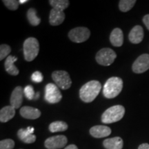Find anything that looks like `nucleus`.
I'll use <instances>...</instances> for the list:
<instances>
[{
  "mask_svg": "<svg viewBox=\"0 0 149 149\" xmlns=\"http://www.w3.org/2000/svg\"><path fill=\"white\" fill-rule=\"evenodd\" d=\"M102 84L97 80H92L82 86L79 90L80 99L84 102L90 103L97 97L101 91Z\"/></svg>",
  "mask_w": 149,
  "mask_h": 149,
  "instance_id": "obj_1",
  "label": "nucleus"
},
{
  "mask_svg": "<svg viewBox=\"0 0 149 149\" xmlns=\"http://www.w3.org/2000/svg\"><path fill=\"white\" fill-rule=\"evenodd\" d=\"M123 88V81L118 77H112L107 80L104 86L103 94L105 97L113 99L116 97Z\"/></svg>",
  "mask_w": 149,
  "mask_h": 149,
  "instance_id": "obj_2",
  "label": "nucleus"
},
{
  "mask_svg": "<svg viewBox=\"0 0 149 149\" xmlns=\"http://www.w3.org/2000/svg\"><path fill=\"white\" fill-rule=\"evenodd\" d=\"M125 114V109L122 105L110 107L102 114V122L104 124L117 122L123 118Z\"/></svg>",
  "mask_w": 149,
  "mask_h": 149,
  "instance_id": "obj_3",
  "label": "nucleus"
},
{
  "mask_svg": "<svg viewBox=\"0 0 149 149\" xmlns=\"http://www.w3.org/2000/svg\"><path fill=\"white\" fill-rule=\"evenodd\" d=\"M24 55L27 61H31L36 58L40 51V44L35 37H29L24 42Z\"/></svg>",
  "mask_w": 149,
  "mask_h": 149,
  "instance_id": "obj_4",
  "label": "nucleus"
},
{
  "mask_svg": "<svg viewBox=\"0 0 149 149\" xmlns=\"http://www.w3.org/2000/svg\"><path fill=\"white\" fill-rule=\"evenodd\" d=\"M116 57L117 55L113 50L109 48H104L98 51L95 59L99 64L108 66L114 62Z\"/></svg>",
  "mask_w": 149,
  "mask_h": 149,
  "instance_id": "obj_5",
  "label": "nucleus"
},
{
  "mask_svg": "<svg viewBox=\"0 0 149 149\" xmlns=\"http://www.w3.org/2000/svg\"><path fill=\"white\" fill-rule=\"evenodd\" d=\"M52 78L56 85L63 90L70 88L72 84L69 74L64 70H55L52 73Z\"/></svg>",
  "mask_w": 149,
  "mask_h": 149,
  "instance_id": "obj_6",
  "label": "nucleus"
},
{
  "mask_svg": "<svg viewBox=\"0 0 149 149\" xmlns=\"http://www.w3.org/2000/svg\"><path fill=\"white\" fill-rule=\"evenodd\" d=\"M44 98L48 103L56 104L61 101L62 95L57 85L50 83L46 86Z\"/></svg>",
  "mask_w": 149,
  "mask_h": 149,
  "instance_id": "obj_7",
  "label": "nucleus"
},
{
  "mask_svg": "<svg viewBox=\"0 0 149 149\" xmlns=\"http://www.w3.org/2000/svg\"><path fill=\"white\" fill-rule=\"evenodd\" d=\"M91 31L86 27H77L72 29L68 33V37L75 43L84 42L89 38Z\"/></svg>",
  "mask_w": 149,
  "mask_h": 149,
  "instance_id": "obj_8",
  "label": "nucleus"
},
{
  "mask_svg": "<svg viewBox=\"0 0 149 149\" xmlns=\"http://www.w3.org/2000/svg\"><path fill=\"white\" fill-rule=\"evenodd\" d=\"M149 69V54H143L134 61L132 70L135 73L140 74Z\"/></svg>",
  "mask_w": 149,
  "mask_h": 149,
  "instance_id": "obj_9",
  "label": "nucleus"
},
{
  "mask_svg": "<svg viewBox=\"0 0 149 149\" xmlns=\"http://www.w3.org/2000/svg\"><path fill=\"white\" fill-rule=\"evenodd\" d=\"M67 137L60 135L51 137L45 141V146L48 149H59L63 148L67 144Z\"/></svg>",
  "mask_w": 149,
  "mask_h": 149,
  "instance_id": "obj_10",
  "label": "nucleus"
},
{
  "mask_svg": "<svg viewBox=\"0 0 149 149\" xmlns=\"http://www.w3.org/2000/svg\"><path fill=\"white\" fill-rule=\"evenodd\" d=\"M34 128L28 127L27 128H21L18 130V137L26 144H32L36 140V136L33 135Z\"/></svg>",
  "mask_w": 149,
  "mask_h": 149,
  "instance_id": "obj_11",
  "label": "nucleus"
},
{
  "mask_svg": "<svg viewBox=\"0 0 149 149\" xmlns=\"http://www.w3.org/2000/svg\"><path fill=\"white\" fill-rule=\"evenodd\" d=\"M24 93L21 86H17L11 94L10 102V105L15 109H19L23 102V95Z\"/></svg>",
  "mask_w": 149,
  "mask_h": 149,
  "instance_id": "obj_12",
  "label": "nucleus"
},
{
  "mask_svg": "<svg viewBox=\"0 0 149 149\" xmlns=\"http://www.w3.org/2000/svg\"><path fill=\"white\" fill-rule=\"evenodd\" d=\"M128 39L131 43L135 44H139L144 39V30L141 26L137 25L132 29L128 35Z\"/></svg>",
  "mask_w": 149,
  "mask_h": 149,
  "instance_id": "obj_13",
  "label": "nucleus"
},
{
  "mask_svg": "<svg viewBox=\"0 0 149 149\" xmlns=\"http://www.w3.org/2000/svg\"><path fill=\"white\" fill-rule=\"evenodd\" d=\"M65 14L64 11L52 8L50 12L49 22L51 26H59L64 21Z\"/></svg>",
  "mask_w": 149,
  "mask_h": 149,
  "instance_id": "obj_14",
  "label": "nucleus"
},
{
  "mask_svg": "<svg viewBox=\"0 0 149 149\" xmlns=\"http://www.w3.org/2000/svg\"><path fill=\"white\" fill-rule=\"evenodd\" d=\"M90 133L95 138H102L111 135V129L107 126H95L90 129Z\"/></svg>",
  "mask_w": 149,
  "mask_h": 149,
  "instance_id": "obj_15",
  "label": "nucleus"
},
{
  "mask_svg": "<svg viewBox=\"0 0 149 149\" xmlns=\"http://www.w3.org/2000/svg\"><path fill=\"white\" fill-rule=\"evenodd\" d=\"M20 115L25 119L35 120L41 116V112L36 108L24 107L20 109Z\"/></svg>",
  "mask_w": 149,
  "mask_h": 149,
  "instance_id": "obj_16",
  "label": "nucleus"
},
{
  "mask_svg": "<svg viewBox=\"0 0 149 149\" xmlns=\"http://www.w3.org/2000/svg\"><path fill=\"white\" fill-rule=\"evenodd\" d=\"M110 41L112 45L115 47H120L124 43V35L122 31L119 28L115 29L110 35Z\"/></svg>",
  "mask_w": 149,
  "mask_h": 149,
  "instance_id": "obj_17",
  "label": "nucleus"
},
{
  "mask_svg": "<svg viewBox=\"0 0 149 149\" xmlns=\"http://www.w3.org/2000/svg\"><path fill=\"white\" fill-rule=\"evenodd\" d=\"M17 60V57L9 55L5 61V69L6 70V72H8V74H11V75L16 76L17 75L19 72L18 68H17L15 65V62Z\"/></svg>",
  "mask_w": 149,
  "mask_h": 149,
  "instance_id": "obj_18",
  "label": "nucleus"
},
{
  "mask_svg": "<svg viewBox=\"0 0 149 149\" xmlns=\"http://www.w3.org/2000/svg\"><path fill=\"white\" fill-rule=\"evenodd\" d=\"M15 109L12 106H6L1 109L0 111V121L5 123L10 121L15 115Z\"/></svg>",
  "mask_w": 149,
  "mask_h": 149,
  "instance_id": "obj_19",
  "label": "nucleus"
},
{
  "mask_svg": "<svg viewBox=\"0 0 149 149\" xmlns=\"http://www.w3.org/2000/svg\"><path fill=\"white\" fill-rule=\"evenodd\" d=\"M103 145L107 149H122L124 143L121 137H115L105 139L103 142Z\"/></svg>",
  "mask_w": 149,
  "mask_h": 149,
  "instance_id": "obj_20",
  "label": "nucleus"
},
{
  "mask_svg": "<svg viewBox=\"0 0 149 149\" xmlns=\"http://www.w3.org/2000/svg\"><path fill=\"white\" fill-rule=\"evenodd\" d=\"M48 128L51 133L65 131L68 129V124L62 121H55L50 124Z\"/></svg>",
  "mask_w": 149,
  "mask_h": 149,
  "instance_id": "obj_21",
  "label": "nucleus"
},
{
  "mask_svg": "<svg viewBox=\"0 0 149 149\" xmlns=\"http://www.w3.org/2000/svg\"><path fill=\"white\" fill-rule=\"evenodd\" d=\"M27 18L29 23L34 26H38L41 22V19L37 16V11L33 8L29 9L27 11Z\"/></svg>",
  "mask_w": 149,
  "mask_h": 149,
  "instance_id": "obj_22",
  "label": "nucleus"
},
{
  "mask_svg": "<svg viewBox=\"0 0 149 149\" xmlns=\"http://www.w3.org/2000/svg\"><path fill=\"white\" fill-rule=\"evenodd\" d=\"M49 3L53 8L62 11L68 8L70 4L69 1L68 0H50Z\"/></svg>",
  "mask_w": 149,
  "mask_h": 149,
  "instance_id": "obj_23",
  "label": "nucleus"
},
{
  "mask_svg": "<svg viewBox=\"0 0 149 149\" xmlns=\"http://www.w3.org/2000/svg\"><path fill=\"white\" fill-rule=\"evenodd\" d=\"M135 3V0H121L119 3V8L122 12H128L131 10Z\"/></svg>",
  "mask_w": 149,
  "mask_h": 149,
  "instance_id": "obj_24",
  "label": "nucleus"
},
{
  "mask_svg": "<svg viewBox=\"0 0 149 149\" xmlns=\"http://www.w3.org/2000/svg\"><path fill=\"white\" fill-rule=\"evenodd\" d=\"M11 52V48L7 44H1L0 46V60H3L6 57H8Z\"/></svg>",
  "mask_w": 149,
  "mask_h": 149,
  "instance_id": "obj_25",
  "label": "nucleus"
},
{
  "mask_svg": "<svg viewBox=\"0 0 149 149\" xmlns=\"http://www.w3.org/2000/svg\"><path fill=\"white\" fill-rule=\"evenodd\" d=\"M3 3L9 10H16L19 5V1L16 0H3Z\"/></svg>",
  "mask_w": 149,
  "mask_h": 149,
  "instance_id": "obj_26",
  "label": "nucleus"
},
{
  "mask_svg": "<svg viewBox=\"0 0 149 149\" xmlns=\"http://www.w3.org/2000/svg\"><path fill=\"white\" fill-rule=\"evenodd\" d=\"M15 141L13 139H7L0 141V149H13Z\"/></svg>",
  "mask_w": 149,
  "mask_h": 149,
  "instance_id": "obj_27",
  "label": "nucleus"
},
{
  "mask_svg": "<svg viewBox=\"0 0 149 149\" xmlns=\"http://www.w3.org/2000/svg\"><path fill=\"white\" fill-rule=\"evenodd\" d=\"M24 93L28 100H31L35 98V93L34 89H33V86H31L30 85L26 86L24 89Z\"/></svg>",
  "mask_w": 149,
  "mask_h": 149,
  "instance_id": "obj_28",
  "label": "nucleus"
},
{
  "mask_svg": "<svg viewBox=\"0 0 149 149\" xmlns=\"http://www.w3.org/2000/svg\"><path fill=\"white\" fill-rule=\"evenodd\" d=\"M31 79H32L33 81L36 83L42 82L43 80L42 73L40 71H35V72H33L32 76H31Z\"/></svg>",
  "mask_w": 149,
  "mask_h": 149,
  "instance_id": "obj_29",
  "label": "nucleus"
},
{
  "mask_svg": "<svg viewBox=\"0 0 149 149\" xmlns=\"http://www.w3.org/2000/svg\"><path fill=\"white\" fill-rule=\"evenodd\" d=\"M143 22L146 26V27L147 28V29L149 31V14L145 15L144 17H143Z\"/></svg>",
  "mask_w": 149,
  "mask_h": 149,
  "instance_id": "obj_30",
  "label": "nucleus"
},
{
  "mask_svg": "<svg viewBox=\"0 0 149 149\" xmlns=\"http://www.w3.org/2000/svg\"><path fill=\"white\" fill-rule=\"evenodd\" d=\"M138 149H149V144H146V143L141 144L140 146H139Z\"/></svg>",
  "mask_w": 149,
  "mask_h": 149,
  "instance_id": "obj_31",
  "label": "nucleus"
},
{
  "mask_svg": "<svg viewBox=\"0 0 149 149\" xmlns=\"http://www.w3.org/2000/svg\"><path fill=\"white\" fill-rule=\"evenodd\" d=\"M64 149H78V148L77 146H75V145L74 144H71V145H69V146H66Z\"/></svg>",
  "mask_w": 149,
  "mask_h": 149,
  "instance_id": "obj_32",
  "label": "nucleus"
},
{
  "mask_svg": "<svg viewBox=\"0 0 149 149\" xmlns=\"http://www.w3.org/2000/svg\"><path fill=\"white\" fill-rule=\"evenodd\" d=\"M39 97H40V93L37 92L36 94H35V100H37V99L39 98Z\"/></svg>",
  "mask_w": 149,
  "mask_h": 149,
  "instance_id": "obj_33",
  "label": "nucleus"
},
{
  "mask_svg": "<svg viewBox=\"0 0 149 149\" xmlns=\"http://www.w3.org/2000/svg\"><path fill=\"white\" fill-rule=\"evenodd\" d=\"M19 3H21V4H23L24 3H26L27 2V0H19Z\"/></svg>",
  "mask_w": 149,
  "mask_h": 149,
  "instance_id": "obj_34",
  "label": "nucleus"
}]
</instances>
